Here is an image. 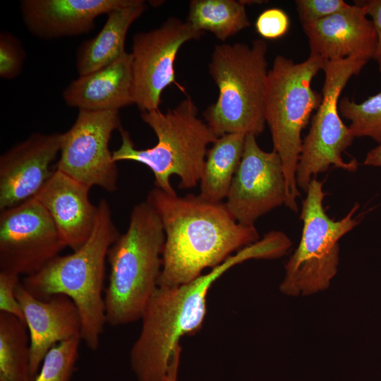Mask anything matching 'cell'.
<instances>
[{
    "label": "cell",
    "mask_w": 381,
    "mask_h": 381,
    "mask_svg": "<svg viewBox=\"0 0 381 381\" xmlns=\"http://www.w3.org/2000/svg\"><path fill=\"white\" fill-rule=\"evenodd\" d=\"M92 231L77 250L58 255L37 272L21 282L35 298L47 300L55 294L68 296L78 308L80 337L86 346L97 350L107 323L104 305L106 260L119 233L109 203L101 199Z\"/></svg>",
    "instance_id": "3"
},
{
    "label": "cell",
    "mask_w": 381,
    "mask_h": 381,
    "mask_svg": "<svg viewBox=\"0 0 381 381\" xmlns=\"http://www.w3.org/2000/svg\"><path fill=\"white\" fill-rule=\"evenodd\" d=\"M181 346L178 345L174 349L169 363V367L163 381H178L179 368L180 364Z\"/></svg>",
    "instance_id": "31"
},
{
    "label": "cell",
    "mask_w": 381,
    "mask_h": 381,
    "mask_svg": "<svg viewBox=\"0 0 381 381\" xmlns=\"http://www.w3.org/2000/svg\"><path fill=\"white\" fill-rule=\"evenodd\" d=\"M62 95L66 105L79 110H119L134 104L131 53L125 52L112 64L79 75Z\"/></svg>",
    "instance_id": "19"
},
{
    "label": "cell",
    "mask_w": 381,
    "mask_h": 381,
    "mask_svg": "<svg viewBox=\"0 0 381 381\" xmlns=\"http://www.w3.org/2000/svg\"><path fill=\"white\" fill-rule=\"evenodd\" d=\"M355 3L363 6L370 16L376 32V47L373 59L376 62L381 73V0H361Z\"/></svg>",
    "instance_id": "30"
},
{
    "label": "cell",
    "mask_w": 381,
    "mask_h": 381,
    "mask_svg": "<svg viewBox=\"0 0 381 381\" xmlns=\"http://www.w3.org/2000/svg\"><path fill=\"white\" fill-rule=\"evenodd\" d=\"M245 6L243 1L192 0L186 22L224 42L250 25Z\"/></svg>",
    "instance_id": "22"
},
{
    "label": "cell",
    "mask_w": 381,
    "mask_h": 381,
    "mask_svg": "<svg viewBox=\"0 0 381 381\" xmlns=\"http://www.w3.org/2000/svg\"><path fill=\"white\" fill-rule=\"evenodd\" d=\"M90 188L56 169L34 197L52 219L66 247L79 249L95 226L97 206L89 198Z\"/></svg>",
    "instance_id": "18"
},
{
    "label": "cell",
    "mask_w": 381,
    "mask_h": 381,
    "mask_svg": "<svg viewBox=\"0 0 381 381\" xmlns=\"http://www.w3.org/2000/svg\"><path fill=\"white\" fill-rule=\"evenodd\" d=\"M286 180L281 159L260 148L253 134L246 135L242 157L224 202L240 224L254 225L261 216L285 205Z\"/></svg>",
    "instance_id": "13"
},
{
    "label": "cell",
    "mask_w": 381,
    "mask_h": 381,
    "mask_svg": "<svg viewBox=\"0 0 381 381\" xmlns=\"http://www.w3.org/2000/svg\"><path fill=\"white\" fill-rule=\"evenodd\" d=\"M121 127L119 110H79L73 125L62 133L56 169L90 188L116 190L118 169L109 143Z\"/></svg>",
    "instance_id": "10"
},
{
    "label": "cell",
    "mask_w": 381,
    "mask_h": 381,
    "mask_svg": "<svg viewBox=\"0 0 381 381\" xmlns=\"http://www.w3.org/2000/svg\"><path fill=\"white\" fill-rule=\"evenodd\" d=\"M15 293L29 332L30 380L32 381L53 346L80 336V317L73 301L64 294L40 300L30 294L21 282Z\"/></svg>",
    "instance_id": "15"
},
{
    "label": "cell",
    "mask_w": 381,
    "mask_h": 381,
    "mask_svg": "<svg viewBox=\"0 0 381 381\" xmlns=\"http://www.w3.org/2000/svg\"><path fill=\"white\" fill-rule=\"evenodd\" d=\"M267 51L262 40L214 47L208 68L219 96L203 116L217 138L229 133L257 136L263 132Z\"/></svg>",
    "instance_id": "7"
},
{
    "label": "cell",
    "mask_w": 381,
    "mask_h": 381,
    "mask_svg": "<svg viewBox=\"0 0 381 381\" xmlns=\"http://www.w3.org/2000/svg\"><path fill=\"white\" fill-rule=\"evenodd\" d=\"M146 201L159 215L165 234L158 286L188 283L260 240L255 226L238 223L224 202H208L199 195L181 197L157 187Z\"/></svg>",
    "instance_id": "1"
},
{
    "label": "cell",
    "mask_w": 381,
    "mask_h": 381,
    "mask_svg": "<svg viewBox=\"0 0 381 381\" xmlns=\"http://www.w3.org/2000/svg\"><path fill=\"white\" fill-rule=\"evenodd\" d=\"M198 112L189 97L166 113L159 109L141 112L143 121L157 136L156 145L136 149L129 133L121 127V143L112 152L114 160L133 161L147 166L154 175L155 187L167 193H176L170 183L171 175L179 177L180 188L197 186L203 172L207 147L217 139L198 117Z\"/></svg>",
    "instance_id": "5"
},
{
    "label": "cell",
    "mask_w": 381,
    "mask_h": 381,
    "mask_svg": "<svg viewBox=\"0 0 381 381\" xmlns=\"http://www.w3.org/2000/svg\"><path fill=\"white\" fill-rule=\"evenodd\" d=\"M20 277L0 272V312L13 315L25 322L21 307L16 296V288Z\"/></svg>",
    "instance_id": "29"
},
{
    "label": "cell",
    "mask_w": 381,
    "mask_h": 381,
    "mask_svg": "<svg viewBox=\"0 0 381 381\" xmlns=\"http://www.w3.org/2000/svg\"><path fill=\"white\" fill-rule=\"evenodd\" d=\"M367 63L355 58L324 62L322 101L303 140L297 165L296 180L298 189L306 192L311 181L332 167L349 172L358 169L355 158L346 162L342 157L355 138L341 119L339 102L350 78L358 75Z\"/></svg>",
    "instance_id": "9"
},
{
    "label": "cell",
    "mask_w": 381,
    "mask_h": 381,
    "mask_svg": "<svg viewBox=\"0 0 381 381\" xmlns=\"http://www.w3.org/2000/svg\"><path fill=\"white\" fill-rule=\"evenodd\" d=\"M62 133H35L0 157V210L34 198L54 171L50 164L60 153Z\"/></svg>",
    "instance_id": "14"
},
{
    "label": "cell",
    "mask_w": 381,
    "mask_h": 381,
    "mask_svg": "<svg viewBox=\"0 0 381 381\" xmlns=\"http://www.w3.org/2000/svg\"><path fill=\"white\" fill-rule=\"evenodd\" d=\"M164 241L163 226L155 209L147 201L135 205L126 231L107 254V323L118 327L141 319L158 286Z\"/></svg>",
    "instance_id": "4"
},
{
    "label": "cell",
    "mask_w": 381,
    "mask_h": 381,
    "mask_svg": "<svg viewBox=\"0 0 381 381\" xmlns=\"http://www.w3.org/2000/svg\"><path fill=\"white\" fill-rule=\"evenodd\" d=\"M306 193L300 214L301 240L284 265L285 274L279 285L281 293L291 297L310 296L329 288L339 264V241L361 218L355 216L359 208L355 203L341 219H331L323 206V182L317 178Z\"/></svg>",
    "instance_id": "8"
},
{
    "label": "cell",
    "mask_w": 381,
    "mask_h": 381,
    "mask_svg": "<svg viewBox=\"0 0 381 381\" xmlns=\"http://www.w3.org/2000/svg\"><path fill=\"white\" fill-rule=\"evenodd\" d=\"M202 35L174 17L157 28L134 35L131 53L134 104L141 112L159 109L163 90L175 81L174 62L180 48Z\"/></svg>",
    "instance_id": "12"
},
{
    "label": "cell",
    "mask_w": 381,
    "mask_h": 381,
    "mask_svg": "<svg viewBox=\"0 0 381 381\" xmlns=\"http://www.w3.org/2000/svg\"><path fill=\"white\" fill-rule=\"evenodd\" d=\"M25 57V52L20 40L8 32H1L0 77L10 80L18 76Z\"/></svg>",
    "instance_id": "26"
},
{
    "label": "cell",
    "mask_w": 381,
    "mask_h": 381,
    "mask_svg": "<svg viewBox=\"0 0 381 381\" xmlns=\"http://www.w3.org/2000/svg\"><path fill=\"white\" fill-rule=\"evenodd\" d=\"M295 4L303 27L317 23L350 6L343 0H296Z\"/></svg>",
    "instance_id": "27"
},
{
    "label": "cell",
    "mask_w": 381,
    "mask_h": 381,
    "mask_svg": "<svg viewBox=\"0 0 381 381\" xmlns=\"http://www.w3.org/2000/svg\"><path fill=\"white\" fill-rule=\"evenodd\" d=\"M136 0H23L20 12L34 36L51 40L87 33L99 16L133 4Z\"/></svg>",
    "instance_id": "17"
},
{
    "label": "cell",
    "mask_w": 381,
    "mask_h": 381,
    "mask_svg": "<svg viewBox=\"0 0 381 381\" xmlns=\"http://www.w3.org/2000/svg\"><path fill=\"white\" fill-rule=\"evenodd\" d=\"M80 341V336H77L53 346L32 381H70L78 360Z\"/></svg>",
    "instance_id": "25"
},
{
    "label": "cell",
    "mask_w": 381,
    "mask_h": 381,
    "mask_svg": "<svg viewBox=\"0 0 381 381\" xmlns=\"http://www.w3.org/2000/svg\"><path fill=\"white\" fill-rule=\"evenodd\" d=\"M52 219L35 198L0 213V272L29 276L66 248Z\"/></svg>",
    "instance_id": "11"
},
{
    "label": "cell",
    "mask_w": 381,
    "mask_h": 381,
    "mask_svg": "<svg viewBox=\"0 0 381 381\" xmlns=\"http://www.w3.org/2000/svg\"><path fill=\"white\" fill-rule=\"evenodd\" d=\"M246 135L229 133L217 138L207 150L199 195L211 202L226 199L240 164Z\"/></svg>",
    "instance_id": "21"
},
{
    "label": "cell",
    "mask_w": 381,
    "mask_h": 381,
    "mask_svg": "<svg viewBox=\"0 0 381 381\" xmlns=\"http://www.w3.org/2000/svg\"><path fill=\"white\" fill-rule=\"evenodd\" d=\"M341 116L351 121L354 138L368 137L381 143V92L357 103L344 97L339 102Z\"/></svg>",
    "instance_id": "24"
},
{
    "label": "cell",
    "mask_w": 381,
    "mask_h": 381,
    "mask_svg": "<svg viewBox=\"0 0 381 381\" xmlns=\"http://www.w3.org/2000/svg\"><path fill=\"white\" fill-rule=\"evenodd\" d=\"M363 164L366 166L381 167V143L368 152Z\"/></svg>",
    "instance_id": "32"
},
{
    "label": "cell",
    "mask_w": 381,
    "mask_h": 381,
    "mask_svg": "<svg viewBox=\"0 0 381 381\" xmlns=\"http://www.w3.org/2000/svg\"><path fill=\"white\" fill-rule=\"evenodd\" d=\"M310 54L324 62L355 58L373 59L376 32L363 6L355 3L313 24L303 26Z\"/></svg>",
    "instance_id": "16"
},
{
    "label": "cell",
    "mask_w": 381,
    "mask_h": 381,
    "mask_svg": "<svg viewBox=\"0 0 381 381\" xmlns=\"http://www.w3.org/2000/svg\"><path fill=\"white\" fill-rule=\"evenodd\" d=\"M30 336L25 322L0 312V381H30Z\"/></svg>",
    "instance_id": "23"
},
{
    "label": "cell",
    "mask_w": 381,
    "mask_h": 381,
    "mask_svg": "<svg viewBox=\"0 0 381 381\" xmlns=\"http://www.w3.org/2000/svg\"><path fill=\"white\" fill-rule=\"evenodd\" d=\"M280 244L271 234L231 255L195 279L174 286H158L141 317L140 333L130 351L137 381H163L171 356L180 339L197 333L207 313L212 284L232 267L250 259H277Z\"/></svg>",
    "instance_id": "2"
},
{
    "label": "cell",
    "mask_w": 381,
    "mask_h": 381,
    "mask_svg": "<svg viewBox=\"0 0 381 381\" xmlns=\"http://www.w3.org/2000/svg\"><path fill=\"white\" fill-rule=\"evenodd\" d=\"M323 66V60L311 54L300 63L278 55L267 73L264 117L271 133L273 150L283 166L285 205L294 212H298L296 201L301 195L296 172L302 150L301 133L322 101V93L313 90L311 84Z\"/></svg>",
    "instance_id": "6"
},
{
    "label": "cell",
    "mask_w": 381,
    "mask_h": 381,
    "mask_svg": "<svg viewBox=\"0 0 381 381\" xmlns=\"http://www.w3.org/2000/svg\"><path fill=\"white\" fill-rule=\"evenodd\" d=\"M290 20L288 15L281 8H270L265 10L255 22L257 32L263 38L274 40L284 36L289 30Z\"/></svg>",
    "instance_id": "28"
},
{
    "label": "cell",
    "mask_w": 381,
    "mask_h": 381,
    "mask_svg": "<svg viewBox=\"0 0 381 381\" xmlns=\"http://www.w3.org/2000/svg\"><path fill=\"white\" fill-rule=\"evenodd\" d=\"M147 8L143 0L109 12L100 31L84 41L76 52V68L79 75L102 68L119 59L125 52V40L132 23Z\"/></svg>",
    "instance_id": "20"
}]
</instances>
